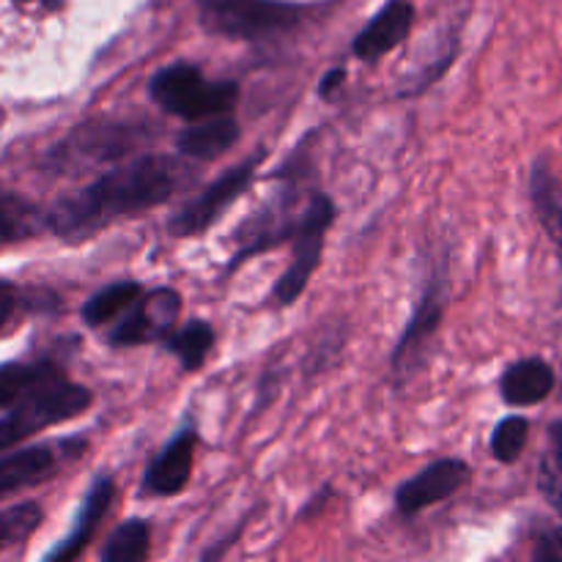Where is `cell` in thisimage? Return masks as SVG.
I'll list each match as a JSON object with an SVG mask.
<instances>
[{"label":"cell","instance_id":"6da1fadb","mask_svg":"<svg viewBox=\"0 0 562 562\" xmlns=\"http://www.w3.org/2000/svg\"><path fill=\"white\" fill-rule=\"evenodd\" d=\"M187 181L181 159L168 154H143L110 168L91 184L58 198L47 214V228L69 241L88 239L115 220L162 206Z\"/></svg>","mask_w":562,"mask_h":562},{"label":"cell","instance_id":"7a4b0ae2","mask_svg":"<svg viewBox=\"0 0 562 562\" xmlns=\"http://www.w3.org/2000/svg\"><path fill=\"white\" fill-rule=\"evenodd\" d=\"M307 9L285 0H198L201 25L212 36L258 42L302 25Z\"/></svg>","mask_w":562,"mask_h":562},{"label":"cell","instance_id":"3957f363","mask_svg":"<svg viewBox=\"0 0 562 562\" xmlns=\"http://www.w3.org/2000/svg\"><path fill=\"white\" fill-rule=\"evenodd\" d=\"M148 93L165 113L179 115L190 124L212 119V115L234 113L239 102L236 82L206 80V75L192 64H173L159 69L148 82Z\"/></svg>","mask_w":562,"mask_h":562},{"label":"cell","instance_id":"277c9868","mask_svg":"<svg viewBox=\"0 0 562 562\" xmlns=\"http://www.w3.org/2000/svg\"><path fill=\"white\" fill-rule=\"evenodd\" d=\"M148 140V130L130 121H86L55 143L47 154V168L55 173H77L124 159Z\"/></svg>","mask_w":562,"mask_h":562},{"label":"cell","instance_id":"5b68a950","mask_svg":"<svg viewBox=\"0 0 562 562\" xmlns=\"http://www.w3.org/2000/svg\"><path fill=\"white\" fill-rule=\"evenodd\" d=\"M91 401V390L82 387V384L66 382L64 376L33 390L31 395L16 401L14 409L0 417V450L16 448L27 437L49 426L75 420L82 412H88Z\"/></svg>","mask_w":562,"mask_h":562},{"label":"cell","instance_id":"8992f818","mask_svg":"<svg viewBox=\"0 0 562 562\" xmlns=\"http://www.w3.org/2000/svg\"><path fill=\"white\" fill-rule=\"evenodd\" d=\"M333 220L335 203L324 192H316L307 201V206L302 209L294 236H291V241H294V261H291V267L285 269L283 278L272 289V300L278 305H294L296 296L307 289L313 272L322 263L324 239H327V231L333 225Z\"/></svg>","mask_w":562,"mask_h":562},{"label":"cell","instance_id":"52a82bcc","mask_svg":"<svg viewBox=\"0 0 562 562\" xmlns=\"http://www.w3.org/2000/svg\"><path fill=\"white\" fill-rule=\"evenodd\" d=\"M267 151H258L252 157H247L245 162H239L236 168H231L228 173L220 176L217 181L206 187L201 195H195L192 201H187L179 212L170 217L168 231L179 239H187V236H201L228 212L231 203L239 201L247 192V187L252 184L258 173V165L263 162Z\"/></svg>","mask_w":562,"mask_h":562},{"label":"cell","instance_id":"ba28073f","mask_svg":"<svg viewBox=\"0 0 562 562\" xmlns=\"http://www.w3.org/2000/svg\"><path fill=\"white\" fill-rule=\"evenodd\" d=\"M181 313V296L173 289H154L140 294L124 313L119 327L110 333L113 346H140L148 340H162L173 333Z\"/></svg>","mask_w":562,"mask_h":562},{"label":"cell","instance_id":"9c48e42d","mask_svg":"<svg viewBox=\"0 0 562 562\" xmlns=\"http://www.w3.org/2000/svg\"><path fill=\"white\" fill-rule=\"evenodd\" d=\"M445 313V285L442 278L428 280L426 291H423L420 302H417L415 313H412L409 324H406L404 335H401L398 346L393 351V373L398 379H406L415 373V368L420 366L423 357H426L428 344H431L434 333L439 329V322H442Z\"/></svg>","mask_w":562,"mask_h":562},{"label":"cell","instance_id":"30bf717a","mask_svg":"<svg viewBox=\"0 0 562 562\" xmlns=\"http://www.w3.org/2000/svg\"><path fill=\"white\" fill-rule=\"evenodd\" d=\"M470 481V467L459 459H439L428 464L426 470L417 472L415 477L404 483L395 494V505L404 516H415L431 505L445 503Z\"/></svg>","mask_w":562,"mask_h":562},{"label":"cell","instance_id":"8fae6325","mask_svg":"<svg viewBox=\"0 0 562 562\" xmlns=\"http://www.w3.org/2000/svg\"><path fill=\"white\" fill-rule=\"evenodd\" d=\"M195 431L184 428L165 445L162 453L146 470L148 492L157 497H176L184 492L192 477V464H195Z\"/></svg>","mask_w":562,"mask_h":562},{"label":"cell","instance_id":"7c38bea8","mask_svg":"<svg viewBox=\"0 0 562 562\" xmlns=\"http://www.w3.org/2000/svg\"><path fill=\"white\" fill-rule=\"evenodd\" d=\"M415 22V5L409 0H390L355 38V55L362 60H379L390 49L398 47L412 31Z\"/></svg>","mask_w":562,"mask_h":562},{"label":"cell","instance_id":"4fadbf2b","mask_svg":"<svg viewBox=\"0 0 562 562\" xmlns=\"http://www.w3.org/2000/svg\"><path fill=\"white\" fill-rule=\"evenodd\" d=\"M113 497H115V483L110 477H97L91 488L86 494V503H82L80 514H77L75 527H71L69 536L47 554V560L55 562H69L75 558H80L82 549L91 543V538L97 536L99 525L108 516V510L113 508Z\"/></svg>","mask_w":562,"mask_h":562},{"label":"cell","instance_id":"5bb4252c","mask_svg":"<svg viewBox=\"0 0 562 562\" xmlns=\"http://www.w3.org/2000/svg\"><path fill=\"white\" fill-rule=\"evenodd\" d=\"M55 450H58L55 445H33V448L3 456L0 459V499L47 481L60 461Z\"/></svg>","mask_w":562,"mask_h":562},{"label":"cell","instance_id":"9a60e30c","mask_svg":"<svg viewBox=\"0 0 562 562\" xmlns=\"http://www.w3.org/2000/svg\"><path fill=\"white\" fill-rule=\"evenodd\" d=\"M241 130L231 113L212 115V119L192 121L184 132L179 135L176 146L187 159H198V162H212V159L223 157L225 151L236 146Z\"/></svg>","mask_w":562,"mask_h":562},{"label":"cell","instance_id":"2e32d148","mask_svg":"<svg viewBox=\"0 0 562 562\" xmlns=\"http://www.w3.org/2000/svg\"><path fill=\"white\" fill-rule=\"evenodd\" d=\"M554 390V371L541 357L519 360L499 379V393L510 406H536Z\"/></svg>","mask_w":562,"mask_h":562},{"label":"cell","instance_id":"e0dca14e","mask_svg":"<svg viewBox=\"0 0 562 562\" xmlns=\"http://www.w3.org/2000/svg\"><path fill=\"white\" fill-rule=\"evenodd\" d=\"M530 198H532V206H536L538 223L543 225L549 239H552L554 247H558V256L562 263V192H560V181L554 179V173L549 170L547 162H538L536 168H532Z\"/></svg>","mask_w":562,"mask_h":562},{"label":"cell","instance_id":"ac0fdd59","mask_svg":"<svg viewBox=\"0 0 562 562\" xmlns=\"http://www.w3.org/2000/svg\"><path fill=\"white\" fill-rule=\"evenodd\" d=\"M47 228V214L16 192H0V247L33 239Z\"/></svg>","mask_w":562,"mask_h":562},{"label":"cell","instance_id":"d6986e66","mask_svg":"<svg viewBox=\"0 0 562 562\" xmlns=\"http://www.w3.org/2000/svg\"><path fill=\"white\" fill-rule=\"evenodd\" d=\"M60 376H64V371L49 360L5 362V366H0V406H14L33 390L44 387Z\"/></svg>","mask_w":562,"mask_h":562},{"label":"cell","instance_id":"ffe728a7","mask_svg":"<svg viewBox=\"0 0 562 562\" xmlns=\"http://www.w3.org/2000/svg\"><path fill=\"white\" fill-rule=\"evenodd\" d=\"M140 294H143L140 283H135V280H119V283L97 291V294L86 302V307H82V322L93 329L104 327V324L124 316V313L130 311L132 302H135Z\"/></svg>","mask_w":562,"mask_h":562},{"label":"cell","instance_id":"44dd1931","mask_svg":"<svg viewBox=\"0 0 562 562\" xmlns=\"http://www.w3.org/2000/svg\"><path fill=\"white\" fill-rule=\"evenodd\" d=\"M148 538L151 530L143 519H130L108 538L102 549L104 562H140L148 558Z\"/></svg>","mask_w":562,"mask_h":562},{"label":"cell","instance_id":"7402d4cb","mask_svg":"<svg viewBox=\"0 0 562 562\" xmlns=\"http://www.w3.org/2000/svg\"><path fill=\"white\" fill-rule=\"evenodd\" d=\"M168 349L181 360L187 371H198L214 346V329L206 322H190L181 333L168 335Z\"/></svg>","mask_w":562,"mask_h":562},{"label":"cell","instance_id":"603a6c76","mask_svg":"<svg viewBox=\"0 0 562 562\" xmlns=\"http://www.w3.org/2000/svg\"><path fill=\"white\" fill-rule=\"evenodd\" d=\"M42 508L36 503H22L3 510L0 514V552L31 538L36 532V527L42 525Z\"/></svg>","mask_w":562,"mask_h":562},{"label":"cell","instance_id":"cb8c5ba5","mask_svg":"<svg viewBox=\"0 0 562 562\" xmlns=\"http://www.w3.org/2000/svg\"><path fill=\"white\" fill-rule=\"evenodd\" d=\"M527 437H530V423L519 415L505 417L503 423H497L492 434V453L494 459L503 461V464H514L519 461V456L525 453Z\"/></svg>","mask_w":562,"mask_h":562},{"label":"cell","instance_id":"d4e9b609","mask_svg":"<svg viewBox=\"0 0 562 562\" xmlns=\"http://www.w3.org/2000/svg\"><path fill=\"white\" fill-rule=\"evenodd\" d=\"M536 560L541 562H562V527L547 532L536 547Z\"/></svg>","mask_w":562,"mask_h":562},{"label":"cell","instance_id":"484cf974","mask_svg":"<svg viewBox=\"0 0 562 562\" xmlns=\"http://www.w3.org/2000/svg\"><path fill=\"white\" fill-rule=\"evenodd\" d=\"M541 492H543V497H547L562 516V477L549 464L541 467Z\"/></svg>","mask_w":562,"mask_h":562},{"label":"cell","instance_id":"4316f807","mask_svg":"<svg viewBox=\"0 0 562 562\" xmlns=\"http://www.w3.org/2000/svg\"><path fill=\"white\" fill-rule=\"evenodd\" d=\"M16 305H20V294H16V289L9 283V280H0V333H3L5 324H9L11 316L16 313Z\"/></svg>","mask_w":562,"mask_h":562},{"label":"cell","instance_id":"83f0119b","mask_svg":"<svg viewBox=\"0 0 562 562\" xmlns=\"http://www.w3.org/2000/svg\"><path fill=\"white\" fill-rule=\"evenodd\" d=\"M344 77H346L344 69H333L322 80V88H318V93H322V97H333V91L340 86V82H344Z\"/></svg>","mask_w":562,"mask_h":562},{"label":"cell","instance_id":"f1b7e54d","mask_svg":"<svg viewBox=\"0 0 562 562\" xmlns=\"http://www.w3.org/2000/svg\"><path fill=\"white\" fill-rule=\"evenodd\" d=\"M549 439H552L554 461H558V467L562 470V420H558L552 428H549Z\"/></svg>","mask_w":562,"mask_h":562}]
</instances>
